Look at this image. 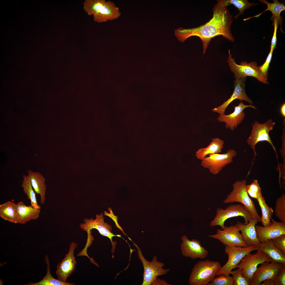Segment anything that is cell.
I'll return each instance as SVG.
<instances>
[{
  "mask_svg": "<svg viewBox=\"0 0 285 285\" xmlns=\"http://www.w3.org/2000/svg\"><path fill=\"white\" fill-rule=\"evenodd\" d=\"M212 11V17L203 25L191 28L180 27L175 30V35L181 42L192 36H196L200 38L203 44V55L211 39L217 36H222L232 42L234 40L231 30L233 18L222 0L217 1Z\"/></svg>",
  "mask_w": 285,
  "mask_h": 285,
  "instance_id": "1",
  "label": "cell"
},
{
  "mask_svg": "<svg viewBox=\"0 0 285 285\" xmlns=\"http://www.w3.org/2000/svg\"><path fill=\"white\" fill-rule=\"evenodd\" d=\"M221 267L220 262L209 259L194 265L189 278L190 285H207L216 276Z\"/></svg>",
  "mask_w": 285,
  "mask_h": 285,
  "instance_id": "2",
  "label": "cell"
},
{
  "mask_svg": "<svg viewBox=\"0 0 285 285\" xmlns=\"http://www.w3.org/2000/svg\"><path fill=\"white\" fill-rule=\"evenodd\" d=\"M246 180H238L232 184V189L223 201L225 204L239 202L245 206L251 213L253 218L260 222L261 217L258 214L255 205L249 197L246 191Z\"/></svg>",
  "mask_w": 285,
  "mask_h": 285,
  "instance_id": "3",
  "label": "cell"
},
{
  "mask_svg": "<svg viewBox=\"0 0 285 285\" xmlns=\"http://www.w3.org/2000/svg\"><path fill=\"white\" fill-rule=\"evenodd\" d=\"M239 216L242 217L244 218L245 224H247L253 218L251 212L243 204L231 205L226 207L225 209L222 208H217L216 215L210 222V225L212 227L220 226L222 230L225 227L224 224L227 220Z\"/></svg>",
  "mask_w": 285,
  "mask_h": 285,
  "instance_id": "4",
  "label": "cell"
},
{
  "mask_svg": "<svg viewBox=\"0 0 285 285\" xmlns=\"http://www.w3.org/2000/svg\"><path fill=\"white\" fill-rule=\"evenodd\" d=\"M132 241L137 249L138 257L143 267V279L142 285H151L152 282L156 277L164 275L169 272L170 269L163 268L164 264L158 261L156 256H154L150 262L147 260L143 256L140 248L135 243Z\"/></svg>",
  "mask_w": 285,
  "mask_h": 285,
  "instance_id": "5",
  "label": "cell"
},
{
  "mask_svg": "<svg viewBox=\"0 0 285 285\" xmlns=\"http://www.w3.org/2000/svg\"><path fill=\"white\" fill-rule=\"evenodd\" d=\"M271 119H269L263 124L255 121L252 124V130L251 133L247 140V142L253 150L255 157L257 155L255 150V146L259 142L266 141L271 145L276 153V148L269 136V133L272 130L275 124Z\"/></svg>",
  "mask_w": 285,
  "mask_h": 285,
  "instance_id": "6",
  "label": "cell"
},
{
  "mask_svg": "<svg viewBox=\"0 0 285 285\" xmlns=\"http://www.w3.org/2000/svg\"><path fill=\"white\" fill-rule=\"evenodd\" d=\"M228 54L227 61L229 65L230 70L234 73L236 79H239L247 76H251L255 78L260 82L268 84L267 80L262 76L256 62L253 61L248 63L245 61L238 65L235 63L234 58H232L230 50H228Z\"/></svg>",
  "mask_w": 285,
  "mask_h": 285,
  "instance_id": "7",
  "label": "cell"
},
{
  "mask_svg": "<svg viewBox=\"0 0 285 285\" xmlns=\"http://www.w3.org/2000/svg\"><path fill=\"white\" fill-rule=\"evenodd\" d=\"M225 246L224 251L227 254L228 259L226 263L221 267L216 276L222 274L229 275L245 255L258 249V247L256 246L242 247Z\"/></svg>",
  "mask_w": 285,
  "mask_h": 285,
  "instance_id": "8",
  "label": "cell"
},
{
  "mask_svg": "<svg viewBox=\"0 0 285 285\" xmlns=\"http://www.w3.org/2000/svg\"><path fill=\"white\" fill-rule=\"evenodd\" d=\"M256 250L255 253H250L245 255L236 267L241 269L242 275L249 282L250 285L259 264L266 261L274 262L269 256L259 249Z\"/></svg>",
  "mask_w": 285,
  "mask_h": 285,
  "instance_id": "9",
  "label": "cell"
},
{
  "mask_svg": "<svg viewBox=\"0 0 285 285\" xmlns=\"http://www.w3.org/2000/svg\"><path fill=\"white\" fill-rule=\"evenodd\" d=\"M237 153L235 150L230 149L225 153L210 154L201 160V165L208 169L212 174H217L226 166L233 162V158Z\"/></svg>",
  "mask_w": 285,
  "mask_h": 285,
  "instance_id": "10",
  "label": "cell"
},
{
  "mask_svg": "<svg viewBox=\"0 0 285 285\" xmlns=\"http://www.w3.org/2000/svg\"><path fill=\"white\" fill-rule=\"evenodd\" d=\"M240 231L239 227L235 225L225 226L222 230L217 229L215 234L207 236L218 240L225 245L247 247Z\"/></svg>",
  "mask_w": 285,
  "mask_h": 285,
  "instance_id": "11",
  "label": "cell"
},
{
  "mask_svg": "<svg viewBox=\"0 0 285 285\" xmlns=\"http://www.w3.org/2000/svg\"><path fill=\"white\" fill-rule=\"evenodd\" d=\"M83 221L84 223L79 225L80 228L83 230L87 232L88 235L91 234V231L93 229H97L102 235L108 238L112 243L113 248L114 250L115 244L112 241V238L114 236L121 237V235H115L111 232V226L107 222L104 221L103 214L102 213L96 215L95 219L91 218L90 219L85 218Z\"/></svg>",
  "mask_w": 285,
  "mask_h": 285,
  "instance_id": "12",
  "label": "cell"
},
{
  "mask_svg": "<svg viewBox=\"0 0 285 285\" xmlns=\"http://www.w3.org/2000/svg\"><path fill=\"white\" fill-rule=\"evenodd\" d=\"M77 246V244L72 242L69 246V250L65 254L64 258L57 267L56 273L57 279L61 281L66 282L68 277L74 271L76 268L77 262L74 256V251Z\"/></svg>",
  "mask_w": 285,
  "mask_h": 285,
  "instance_id": "13",
  "label": "cell"
},
{
  "mask_svg": "<svg viewBox=\"0 0 285 285\" xmlns=\"http://www.w3.org/2000/svg\"><path fill=\"white\" fill-rule=\"evenodd\" d=\"M181 239L180 250L182 254L184 257L193 259H203L207 257L208 252L201 245L200 240L196 239L190 240L186 235L183 236Z\"/></svg>",
  "mask_w": 285,
  "mask_h": 285,
  "instance_id": "14",
  "label": "cell"
},
{
  "mask_svg": "<svg viewBox=\"0 0 285 285\" xmlns=\"http://www.w3.org/2000/svg\"><path fill=\"white\" fill-rule=\"evenodd\" d=\"M261 264L254 273L250 285H260L265 280L274 279L280 269L285 265L281 263L269 261Z\"/></svg>",
  "mask_w": 285,
  "mask_h": 285,
  "instance_id": "15",
  "label": "cell"
},
{
  "mask_svg": "<svg viewBox=\"0 0 285 285\" xmlns=\"http://www.w3.org/2000/svg\"><path fill=\"white\" fill-rule=\"evenodd\" d=\"M246 77L239 79H235L234 81V89L232 94L227 101L221 105L214 108L211 111L219 114L224 115L226 109L229 104L234 100L238 99L241 101L244 100L248 102L253 105V101L249 97L246 93L245 90V81Z\"/></svg>",
  "mask_w": 285,
  "mask_h": 285,
  "instance_id": "16",
  "label": "cell"
},
{
  "mask_svg": "<svg viewBox=\"0 0 285 285\" xmlns=\"http://www.w3.org/2000/svg\"><path fill=\"white\" fill-rule=\"evenodd\" d=\"M271 223L267 226L255 225L257 237L261 242L285 234V223L276 221L272 218Z\"/></svg>",
  "mask_w": 285,
  "mask_h": 285,
  "instance_id": "17",
  "label": "cell"
},
{
  "mask_svg": "<svg viewBox=\"0 0 285 285\" xmlns=\"http://www.w3.org/2000/svg\"><path fill=\"white\" fill-rule=\"evenodd\" d=\"M247 107H251L256 109L254 106L244 104L240 102L238 105L234 106V111L230 114L226 115L219 114L217 118V120L220 122H224L225 124V127L229 128L232 131H234L237 126L240 124L244 120L245 113L243 111L244 109Z\"/></svg>",
  "mask_w": 285,
  "mask_h": 285,
  "instance_id": "18",
  "label": "cell"
},
{
  "mask_svg": "<svg viewBox=\"0 0 285 285\" xmlns=\"http://www.w3.org/2000/svg\"><path fill=\"white\" fill-rule=\"evenodd\" d=\"M259 221L254 218L247 224H245L238 221L235 225L239 228L241 234L247 246H258L261 242L258 239L255 226Z\"/></svg>",
  "mask_w": 285,
  "mask_h": 285,
  "instance_id": "19",
  "label": "cell"
},
{
  "mask_svg": "<svg viewBox=\"0 0 285 285\" xmlns=\"http://www.w3.org/2000/svg\"><path fill=\"white\" fill-rule=\"evenodd\" d=\"M121 14L119 8L114 3L108 1L93 15V20L95 22L101 23L116 19Z\"/></svg>",
  "mask_w": 285,
  "mask_h": 285,
  "instance_id": "20",
  "label": "cell"
},
{
  "mask_svg": "<svg viewBox=\"0 0 285 285\" xmlns=\"http://www.w3.org/2000/svg\"><path fill=\"white\" fill-rule=\"evenodd\" d=\"M259 1L261 3L266 4L267 6V8L261 13L255 16L244 19V21L248 20L254 17H258L263 13L268 10L271 11L272 14L270 17V19L273 22L272 26H273L276 23L278 27L280 24L281 27L282 20L280 14L282 11L285 10V6L284 3H280L277 0H274L273 3L269 2L266 0H260Z\"/></svg>",
  "mask_w": 285,
  "mask_h": 285,
  "instance_id": "21",
  "label": "cell"
},
{
  "mask_svg": "<svg viewBox=\"0 0 285 285\" xmlns=\"http://www.w3.org/2000/svg\"><path fill=\"white\" fill-rule=\"evenodd\" d=\"M28 177L29 179L32 186L35 192L40 194V203L44 204L46 200L45 194L46 190L45 183V179L39 172L32 171L30 169L28 170Z\"/></svg>",
  "mask_w": 285,
  "mask_h": 285,
  "instance_id": "22",
  "label": "cell"
},
{
  "mask_svg": "<svg viewBox=\"0 0 285 285\" xmlns=\"http://www.w3.org/2000/svg\"><path fill=\"white\" fill-rule=\"evenodd\" d=\"M17 204L18 223L24 224L31 220L37 219L39 217L41 209L35 208L31 205L27 206L21 201Z\"/></svg>",
  "mask_w": 285,
  "mask_h": 285,
  "instance_id": "23",
  "label": "cell"
},
{
  "mask_svg": "<svg viewBox=\"0 0 285 285\" xmlns=\"http://www.w3.org/2000/svg\"><path fill=\"white\" fill-rule=\"evenodd\" d=\"M258 249L269 256L274 262L285 264V254L273 244L271 239L261 242Z\"/></svg>",
  "mask_w": 285,
  "mask_h": 285,
  "instance_id": "24",
  "label": "cell"
},
{
  "mask_svg": "<svg viewBox=\"0 0 285 285\" xmlns=\"http://www.w3.org/2000/svg\"><path fill=\"white\" fill-rule=\"evenodd\" d=\"M0 216L10 222L18 223L17 204L12 201H8L0 205Z\"/></svg>",
  "mask_w": 285,
  "mask_h": 285,
  "instance_id": "25",
  "label": "cell"
},
{
  "mask_svg": "<svg viewBox=\"0 0 285 285\" xmlns=\"http://www.w3.org/2000/svg\"><path fill=\"white\" fill-rule=\"evenodd\" d=\"M224 144L222 140L218 137L212 139L207 147L201 148L196 151V156L197 159L201 160L209 154L220 153Z\"/></svg>",
  "mask_w": 285,
  "mask_h": 285,
  "instance_id": "26",
  "label": "cell"
},
{
  "mask_svg": "<svg viewBox=\"0 0 285 285\" xmlns=\"http://www.w3.org/2000/svg\"><path fill=\"white\" fill-rule=\"evenodd\" d=\"M257 200L262 211L260 222L263 226H268L271 223V219L273 213V210L272 207H269L267 204L262 193L259 195Z\"/></svg>",
  "mask_w": 285,
  "mask_h": 285,
  "instance_id": "27",
  "label": "cell"
},
{
  "mask_svg": "<svg viewBox=\"0 0 285 285\" xmlns=\"http://www.w3.org/2000/svg\"><path fill=\"white\" fill-rule=\"evenodd\" d=\"M45 260L47 264V273L43 278L40 282L36 283L31 282L27 285H74L75 284L69 282H64L56 279L51 275L50 269V263L47 255L45 256Z\"/></svg>",
  "mask_w": 285,
  "mask_h": 285,
  "instance_id": "28",
  "label": "cell"
},
{
  "mask_svg": "<svg viewBox=\"0 0 285 285\" xmlns=\"http://www.w3.org/2000/svg\"><path fill=\"white\" fill-rule=\"evenodd\" d=\"M23 178L22 187L24 193L27 196L28 198L30 201L31 205L35 208L41 209L40 206L37 203L35 193L33 189L29 179L26 175H23Z\"/></svg>",
  "mask_w": 285,
  "mask_h": 285,
  "instance_id": "29",
  "label": "cell"
},
{
  "mask_svg": "<svg viewBox=\"0 0 285 285\" xmlns=\"http://www.w3.org/2000/svg\"><path fill=\"white\" fill-rule=\"evenodd\" d=\"M224 4L226 7L231 4L233 5L238 9L239 12L234 16V18H237L238 16L242 15L245 10L253 6L258 4V3H250L247 0H222Z\"/></svg>",
  "mask_w": 285,
  "mask_h": 285,
  "instance_id": "30",
  "label": "cell"
},
{
  "mask_svg": "<svg viewBox=\"0 0 285 285\" xmlns=\"http://www.w3.org/2000/svg\"><path fill=\"white\" fill-rule=\"evenodd\" d=\"M105 0H85L83 3V8L89 15H93L104 5Z\"/></svg>",
  "mask_w": 285,
  "mask_h": 285,
  "instance_id": "31",
  "label": "cell"
},
{
  "mask_svg": "<svg viewBox=\"0 0 285 285\" xmlns=\"http://www.w3.org/2000/svg\"><path fill=\"white\" fill-rule=\"evenodd\" d=\"M275 215L281 222L285 223V194H283L276 201Z\"/></svg>",
  "mask_w": 285,
  "mask_h": 285,
  "instance_id": "32",
  "label": "cell"
},
{
  "mask_svg": "<svg viewBox=\"0 0 285 285\" xmlns=\"http://www.w3.org/2000/svg\"><path fill=\"white\" fill-rule=\"evenodd\" d=\"M246 188L249 196L256 200L259 195L262 193L261 188L257 179L253 180L250 184L247 185Z\"/></svg>",
  "mask_w": 285,
  "mask_h": 285,
  "instance_id": "33",
  "label": "cell"
},
{
  "mask_svg": "<svg viewBox=\"0 0 285 285\" xmlns=\"http://www.w3.org/2000/svg\"><path fill=\"white\" fill-rule=\"evenodd\" d=\"M208 285H233L232 276L222 274L215 277Z\"/></svg>",
  "mask_w": 285,
  "mask_h": 285,
  "instance_id": "34",
  "label": "cell"
},
{
  "mask_svg": "<svg viewBox=\"0 0 285 285\" xmlns=\"http://www.w3.org/2000/svg\"><path fill=\"white\" fill-rule=\"evenodd\" d=\"M230 274L232 276L233 285H250L249 282L242 275L240 269L238 268L232 270Z\"/></svg>",
  "mask_w": 285,
  "mask_h": 285,
  "instance_id": "35",
  "label": "cell"
},
{
  "mask_svg": "<svg viewBox=\"0 0 285 285\" xmlns=\"http://www.w3.org/2000/svg\"><path fill=\"white\" fill-rule=\"evenodd\" d=\"M274 50L273 49L270 48V51L265 62L262 65L258 66L259 70L262 76L266 80H267V78L268 75V70L269 67V64L272 59Z\"/></svg>",
  "mask_w": 285,
  "mask_h": 285,
  "instance_id": "36",
  "label": "cell"
},
{
  "mask_svg": "<svg viewBox=\"0 0 285 285\" xmlns=\"http://www.w3.org/2000/svg\"><path fill=\"white\" fill-rule=\"evenodd\" d=\"M274 245L285 254V234L271 239Z\"/></svg>",
  "mask_w": 285,
  "mask_h": 285,
  "instance_id": "37",
  "label": "cell"
},
{
  "mask_svg": "<svg viewBox=\"0 0 285 285\" xmlns=\"http://www.w3.org/2000/svg\"><path fill=\"white\" fill-rule=\"evenodd\" d=\"M285 285V265L280 269L274 278V285Z\"/></svg>",
  "mask_w": 285,
  "mask_h": 285,
  "instance_id": "38",
  "label": "cell"
},
{
  "mask_svg": "<svg viewBox=\"0 0 285 285\" xmlns=\"http://www.w3.org/2000/svg\"><path fill=\"white\" fill-rule=\"evenodd\" d=\"M284 126L283 128V132L282 136V147L280 151L281 155V156L283 158V162H285V120H284L283 122Z\"/></svg>",
  "mask_w": 285,
  "mask_h": 285,
  "instance_id": "39",
  "label": "cell"
},
{
  "mask_svg": "<svg viewBox=\"0 0 285 285\" xmlns=\"http://www.w3.org/2000/svg\"><path fill=\"white\" fill-rule=\"evenodd\" d=\"M273 26L274 27V31L271 41L270 48L274 50L276 48L277 43V32L278 27L277 26L276 23H275L274 24Z\"/></svg>",
  "mask_w": 285,
  "mask_h": 285,
  "instance_id": "40",
  "label": "cell"
},
{
  "mask_svg": "<svg viewBox=\"0 0 285 285\" xmlns=\"http://www.w3.org/2000/svg\"><path fill=\"white\" fill-rule=\"evenodd\" d=\"M167 282L163 279L156 277L152 282L151 285H172Z\"/></svg>",
  "mask_w": 285,
  "mask_h": 285,
  "instance_id": "41",
  "label": "cell"
},
{
  "mask_svg": "<svg viewBox=\"0 0 285 285\" xmlns=\"http://www.w3.org/2000/svg\"><path fill=\"white\" fill-rule=\"evenodd\" d=\"M261 285H274V279H269L263 281Z\"/></svg>",
  "mask_w": 285,
  "mask_h": 285,
  "instance_id": "42",
  "label": "cell"
},
{
  "mask_svg": "<svg viewBox=\"0 0 285 285\" xmlns=\"http://www.w3.org/2000/svg\"><path fill=\"white\" fill-rule=\"evenodd\" d=\"M281 113L282 116L285 117V103H283L280 109Z\"/></svg>",
  "mask_w": 285,
  "mask_h": 285,
  "instance_id": "43",
  "label": "cell"
}]
</instances>
